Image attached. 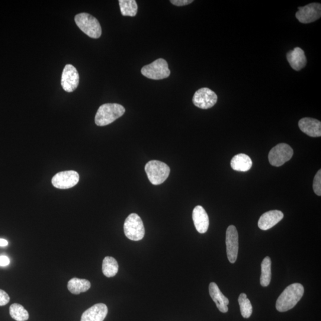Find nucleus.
Instances as JSON below:
<instances>
[{
    "label": "nucleus",
    "instance_id": "obj_27",
    "mask_svg": "<svg viewBox=\"0 0 321 321\" xmlns=\"http://www.w3.org/2000/svg\"><path fill=\"white\" fill-rule=\"evenodd\" d=\"M9 294L5 291L0 289V306H5L9 303Z\"/></svg>",
    "mask_w": 321,
    "mask_h": 321
},
{
    "label": "nucleus",
    "instance_id": "obj_11",
    "mask_svg": "<svg viewBox=\"0 0 321 321\" xmlns=\"http://www.w3.org/2000/svg\"><path fill=\"white\" fill-rule=\"evenodd\" d=\"M79 181V175L73 170L57 173L52 179L54 187L60 189H67L74 187Z\"/></svg>",
    "mask_w": 321,
    "mask_h": 321
},
{
    "label": "nucleus",
    "instance_id": "obj_25",
    "mask_svg": "<svg viewBox=\"0 0 321 321\" xmlns=\"http://www.w3.org/2000/svg\"><path fill=\"white\" fill-rule=\"evenodd\" d=\"M238 301L241 314L245 318H249L252 313L253 308L251 303L247 297L246 294L245 293L240 294Z\"/></svg>",
    "mask_w": 321,
    "mask_h": 321
},
{
    "label": "nucleus",
    "instance_id": "obj_18",
    "mask_svg": "<svg viewBox=\"0 0 321 321\" xmlns=\"http://www.w3.org/2000/svg\"><path fill=\"white\" fill-rule=\"evenodd\" d=\"M209 292L212 299L216 303L218 310L223 313L227 312L229 310L227 306L229 304V300L221 293L216 283L211 282L209 285Z\"/></svg>",
    "mask_w": 321,
    "mask_h": 321
},
{
    "label": "nucleus",
    "instance_id": "obj_23",
    "mask_svg": "<svg viewBox=\"0 0 321 321\" xmlns=\"http://www.w3.org/2000/svg\"><path fill=\"white\" fill-rule=\"evenodd\" d=\"M120 11L124 16L134 17L137 13V5L135 0H119Z\"/></svg>",
    "mask_w": 321,
    "mask_h": 321
},
{
    "label": "nucleus",
    "instance_id": "obj_30",
    "mask_svg": "<svg viewBox=\"0 0 321 321\" xmlns=\"http://www.w3.org/2000/svg\"><path fill=\"white\" fill-rule=\"evenodd\" d=\"M8 245V242L4 239H0V246L4 247Z\"/></svg>",
    "mask_w": 321,
    "mask_h": 321
},
{
    "label": "nucleus",
    "instance_id": "obj_24",
    "mask_svg": "<svg viewBox=\"0 0 321 321\" xmlns=\"http://www.w3.org/2000/svg\"><path fill=\"white\" fill-rule=\"evenodd\" d=\"M10 314L17 321H26L29 319V313L23 306L18 303L12 304L10 307Z\"/></svg>",
    "mask_w": 321,
    "mask_h": 321
},
{
    "label": "nucleus",
    "instance_id": "obj_20",
    "mask_svg": "<svg viewBox=\"0 0 321 321\" xmlns=\"http://www.w3.org/2000/svg\"><path fill=\"white\" fill-rule=\"evenodd\" d=\"M91 284L85 279L73 278L68 282L67 288L74 294H79L83 292L87 291L91 288Z\"/></svg>",
    "mask_w": 321,
    "mask_h": 321
},
{
    "label": "nucleus",
    "instance_id": "obj_1",
    "mask_svg": "<svg viewBox=\"0 0 321 321\" xmlns=\"http://www.w3.org/2000/svg\"><path fill=\"white\" fill-rule=\"evenodd\" d=\"M304 291V287L301 284L294 283L288 285L276 301V309L280 312L293 309L302 297Z\"/></svg>",
    "mask_w": 321,
    "mask_h": 321
},
{
    "label": "nucleus",
    "instance_id": "obj_21",
    "mask_svg": "<svg viewBox=\"0 0 321 321\" xmlns=\"http://www.w3.org/2000/svg\"><path fill=\"white\" fill-rule=\"evenodd\" d=\"M271 280V260L265 257L261 264V275L260 282L263 287H267Z\"/></svg>",
    "mask_w": 321,
    "mask_h": 321
},
{
    "label": "nucleus",
    "instance_id": "obj_7",
    "mask_svg": "<svg viewBox=\"0 0 321 321\" xmlns=\"http://www.w3.org/2000/svg\"><path fill=\"white\" fill-rule=\"evenodd\" d=\"M293 155V150L290 146L286 143H280L270 150L268 159L272 166L280 167L288 162Z\"/></svg>",
    "mask_w": 321,
    "mask_h": 321
},
{
    "label": "nucleus",
    "instance_id": "obj_19",
    "mask_svg": "<svg viewBox=\"0 0 321 321\" xmlns=\"http://www.w3.org/2000/svg\"><path fill=\"white\" fill-rule=\"evenodd\" d=\"M252 166V160L248 155L239 153L234 156L231 160V167L235 171L246 172Z\"/></svg>",
    "mask_w": 321,
    "mask_h": 321
},
{
    "label": "nucleus",
    "instance_id": "obj_6",
    "mask_svg": "<svg viewBox=\"0 0 321 321\" xmlns=\"http://www.w3.org/2000/svg\"><path fill=\"white\" fill-rule=\"evenodd\" d=\"M125 235L128 239L139 241L144 236V227L142 219L136 214H131L125 220L124 224Z\"/></svg>",
    "mask_w": 321,
    "mask_h": 321
},
{
    "label": "nucleus",
    "instance_id": "obj_26",
    "mask_svg": "<svg viewBox=\"0 0 321 321\" xmlns=\"http://www.w3.org/2000/svg\"><path fill=\"white\" fill-rule=\"evenodd\" d=\"M313 189L315 194L319 197L321 196V170L317 172L313 180Z\"/></svg>",
    "mask_w": 321,
    "mask_h": 321
},
{
    "label": "nucleus",
    "instance_id": "obj_17",
    "mask_svg": "<svg viewBox=\"0 0 321 321\" xmlns=\"http://www.w3.org/2000/svg\"><path fill=\"white\" fill-rule=\"evenodd\" d=\"M287 59L292 69L296 71H300L306 66V57L304 51L299 47H296L293 50L288 51Z\"/></svg>",
    "mask_w": 321,
    "mask_h": 321
},
{
    "label": "nucleus",
    "instance_id": "obj_28",
    "mask_svg": "<svg viewBox=\"0 0 321 321\" xmlns=\"http://www.w3.org/2000/svg\"><path fill=\"white\" fill-rule=\"evenodd\" d=\"M170 2L176 6H184L191 4L194 1L193 0H171Z\"/></svg>",
    "mask_w": 321,
    "mask_h": 321
},
{
    "label": "nucleus",
    "instance_id": "obj_4",
    "mask_svg": "<svg viewBox=\"0 0 321 321\" xmlns=\"http://www.w3.org/2000/svg\"><path fill=\"white\" fill-rule=\"evenodd\" d=\"M149 181L153 185H159L165 182L170 173L169 167L165 163L157 160H150L144 168Z\"/></svg>",
    "mask_w": 321,
    "mask_h": 321
},
{
    "label": "nucleus",
    "instance_id": "obj_22",
    "mask_svg": "<svg viewBox=\"0 0 321 321\" xmlns=\"http://www.w3.org/2000/svg\"><path fill=\"white\" fill-rule=\"evenodd\" d=\"M118 271V263L114 258L106 256L102 262V272L107 277H114Z\"/></svg>",
    "mask_w": 321,
    "mask_h": 321
},
{
    "label": "nucleus",
    "instance_id": "obj_12",
    "mask_svg": "<svg viewBox=\"0 0 321 321\" xmlns=\"http://www.w3.org/2000/svg\"><path fill=\"white\" fill-rule=\"evenodd\" d=\"M79 83L78 70L72 64H67L64 67L61 80L63 89L67 92H72L78 88Z\"/></svg>",
    "mask_w": 321,
    "mask_h": 321
},
{
    "label": "nucleus",
    "instance_id": "obj_3",
    "mask_svg": "<svg viewBox=\"0 0 321 321\" xmlns=\"http://www.w3.org/2000/svg\"><path fill=\"white\" fill-rule=\"evenodd\" d=\"M75 21L80 30L88 37L97 39L101 36L102 29L100 24L94 16L82 13L75 16Z\"/></svg>",
    "mask_w": 321,
    "mask_h": 321
},
{
    "label": "nucleus",
    "instance_id": "obj_15",
    "mask_svg": "<svg viewBox=\"0 0 321 321\" xmlns=\"http://www.w3.org/2000/svg\"><path fill=\"white\" fill-rule=\"evenodd\" d=\"M284 217L281 211L272 210L262 215L258 221V227L262 230H268L277 224Z\"/></svg>",
    "mask_w": 321,
    "mask_h": 321
},
{
    "label": "nucleus",
    "instance_id": "obj_29",
    "mask_svg": "<svg viewBox=\"0 0 321 321\" xmlns=\"http://www.w3.org/2000/svg\"><path fill=\"white\" fill-rule=\"evenodd\" d=\"M10 264V259L8 256H0V266H8Z\"/></svg>",
    "mask_w": 321,
    "mask_h": 321
},
{
    "label": "nucleus",
    "instance_id": "obj_13",
    "mask_svg": "<svg viewBox=\"0 0 321 321\" xmlns=\"http://www.w3.org/2000/svg\"><path fill=\"white\" fill-rule=\"evenodd\" d=\"M107 313L108 307L105 304H95L83 313L80 321H103Z\"/></svg>",
    "mask_w": 321,
    "mask_h": 321
},
{
    "label": "nucleus",
    "instance_id": "obj_14",
    "mask_svg": "<svg viewBox=\"0 0 321 321\" xmlns=\"http://www.w3.org/2000/svg\"><path fill=\"white\" fill-rule=\"evenodd\" d=\"M298 127L302 132L310 137L321 136V122L314 118L304 117L298 121Z\"/></svg>",
    "mask_w": 321,
    "mask_h": 321
},
{
    "label": "nucleus",
    "instance_id": "obj_10",
    "mask_svg": "<svg viewBox=\"0 0 321 321\" xmlns=\"http://www.w3.org/2000/svg\"><path fill=\"white\" fill-rule=\"evenodd\" d=\"M227 255L230 263H235L239 251V234L234 226L227 228L226 238Z\"/></svg>",
    "mask_w": 321,
    "mask_h": 321
},
{
    "label": "nucleus",
    "instance_id": "obj_2",
    "mask_svg": "<svg viewBox=\"0 0 321 321\" xmlns=\"http://www.w3.org/2000/svg\"><path fill=\"white\" fill-rule=\"evenodd\" d=\"M123 106L115 103L102 105L96 112L95 122L98 126H105L118 119L124 114Z\"/></svg>",
    "mask_w": 321,
    "mask_h": 321
},
{
    "label": "nucleus",
    "instance_id": "obj_16",
    "mask_svg": "<svg viewBox=\"0 0 321 321\" xmlns=\"http://www.w3.org/2000/svg\"><path fill=\"white\" fill-rule=\"evenodd\" d=\"M192 218L196 229L198 232L201 234L206 233L210 224V221L205 209L200 205L196 207L193 211Z\"/></svg>",
    "mask_w": 321,
    "mask_h": 321
},
{
    "label": "nucleus",
    "instance_id": "obj_8",
    "mask_svg": "<svg viewBox=\"0 0 321 321\" xmlns=\"http://www.w3.org/2000/svg\"><path fill=\"white\" fill-rule=\"evenodd\" d=\"M218 96L216 93L208 88H201L195 93L193 103L198 108L207 110L216 104Z\"/></svg>",
    "mask_w": 321,
    "mask_h": 321
},
{
    "label": "nucleus",
    "instance_id": "obj_5",
    "mask_svg": "<svg viewBox=\"0 0 321 321\" xmlns=\"http://www.w3.org/2000/svg\"><path fill=\"white\" fill-rule=\"evenodd\" d=\"M141 73L147 78L162 80L168 78L171 72L166 60L159 59L154 61L152 63L143 66L141 69Z\"/></svg>",
    "mask_w": 321,
    "mask_h": 321
},
{
    "label": "nucleus",
    "instance_id": "obj_9",
    "mask_svg": "<svg viewBox=\"0 0 321 321\" xmlns=\"http://www.w3.org/2000/svg\"><path fill=\"white\" fill-rule=\"evenodd\" d=\"M296 18L301 24H307L318 20L321 16V5L312 3L304 7L298 8Z\"/></svg>",
    "mask_w": 321,
    "mask_h": 321
}]
</instances>
